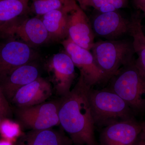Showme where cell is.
<instances>
[{"mask_svg": "<svg viewBox=\"0 0 145 145\" xmlns=\"http://www.w3.org/2000/svg\"><path fill=\"white\" fill-rule=\"evenodd\" d=\"M90 88L80 76L70 92L61 98L60 125L74 145H97L88 99Z\"/></svg>", "mask_w": 145, "mask_h": 145, "instance_id": "cell-1", "label": "cell"}, {"mask_svg": "<svg viewBox=\"0 0 145 145\" xmlns=\"http://www.w3.org/2000/svg\"><path fill=\"white\" fill-rule=\"evenodd\" d=\"M110 90L117 93L133 111L145 110V73L133 59L111 78Z\"/></svg>", "mask_w": 145, "mask_h": 145, "instance_id": "cell-2", "label": "cell"}, {"mask_svg": "<svg viewBox=\"0 0 145 145\" xmlns=\"http://www.w3.org/2000/svg\"><path fill=\"white\" fill-rule=\"evenodd\" d=\"M88 99L95 126L105 127L114 122L134 118V112L127 103L108 88H90Z\"/></svg>", "mask_w": 145, "mask_h": 145, "instance_id": "cell-3", "label": "cell"}, {"mask_svg": "<svg viewBox=\"0 0 145 145\" xmlns=\"http://www.w3.org/2000/svg\"><path fill=\"white\" fill-rule=\"evenodd\" d=\"M91 50L106 81L131 61L134 53L132 44L124 40H106L94 43Z\"/></svg>", "mask_w": 145, "mask_h": 145, "instance_id": "cell-4", "label": "cell"}, {"mask_svg": "<svg viewBox=\"0 0 145 145\" xmlns=\"http://www.w3.org/2000/svg\"><path fill=\"white\" fill-rule=\"evenodd\" d=\"M61 103L60 98L33 106L13 107V114L23 128L29 130L51 128L60 125Z\"/></svg>", "mask_w": 145, "mask_h": 145, "instance_id": "cell-5", "label": "cell"}, {"mask_svg": "<svg viewBox=\"0 0 145 145\" xmlns=\"http://www.w3.org/2000/svg\"><path fill=\"white\" fill-rule=\"evenodd\" d=\"M16 18L0 27V34L34 48L50 42L49 34L39 17Z\"/></svg>", "mask_w": 145, "mask_h": 145, "instance_id": "cell-6", "label": "cell"}, {"mask_svg": "<svg viewBox=\"0 0 145 145\" xmlns=\"http://www.w3.org/2000/svg\"><path fill=\"white\" fill-rule=\"evenodd\" d=\"M45 69L49 81L57 96H66L71 90L75 78V66L65 52L54 54L47 61Z\"/></svg>", "mask_w": 145, "mask_h": 145, "instance_id": "cell-7", "label": "cell"}, {"mask_svg": "<svg viewBox=\"0 0 145 145\" xmlns=\"http://www.w3.org/2000/svg\"><path fill=\"white\" fill-rule=\"evenodd\" d=\"M38 59L33 48L20 41L10 39L2 44L0 46V84L13 71Z\"/></svg>", "mask_w": 145, "mask_h": 145, "instance_id": "cell-8", "label": "cell"}, {"mask_svg": "<svg viewBox=\"0 0 145 145\" xmlns=\"http://www.w3.org/2000/svg\"><path fill=\"white\" fill-rule=\"evenodd\" d=\"M65 52L69 56L75 67L80 71V76L90 88L104 81L105 76L95 61L90 50L79 46L68 38L61 42Z\"/></svg>", "mask_w": 145, "mask_h": 145, "instance_id": "cell-9", "label": "cell"}, {"mask_svg": "<svg viewBox=\"0 0 145 145\" xmlns=\"http://www.w3.org/2000/svg\"><path fill=\"white\" fill-rule=\"evenodd\" d=\"M142 124L134 119L114 122L104 127L100 135L101 145H135Z\"/></svg>", "mask_w": 145, "mask_h": 145, "instance_id": "cell-10", "label": "cell"}, {"mask_svg": "<svg viewBox=\"0 0 145 145\" xmlns=\"http://www.w3.org/2000/svg\"><path fill=\"white\" fill-rule=\"evenodd\" d=\"M53 92V87L50 81L40 76L20 88L10 103L16 108L33 106L46 102Z\"/></svg>", "mask_w": 145, "mask_h": 145, "instance_id": "cell-11", "label": "cell"}, {"mask_svg": "<svg viewBox=\"0 0 145 145\" xmlns=\"http://www.w3.org/2000/svg\"><path fill=\"white\" fill-rule=\"evenodd\" d=\"M94 36L87 16L78 5L69 13L67 38L79 46L91 50L95 43Z\"/></svg>", "mask_w": 145, "mask_h": 145, "instance_id": "cell-12", "label": "cell"}, {"mask_svg": "<svg viewBox=\"0 0 145 145\" xmlns=\"http://www.w3.org/2000/svg\"><path fill=\"white\" fill-rule=\"evenodd\" d=\"M130 25V21L115 11L97 15L91 27L94 34L108 40H114L129 33Z\"/></svg>", "mask_w": 145, "mask_h": 145, "instance_id": "cell-13", "label": "cell"}, {"mask_svg": "<svg viewBox=\"0 0 145 145\" xmlns=\"http://www.w3.org/2000/svg\"><path fill=\"white\" fill-rule=\"evenodd\" d=\"M40 72L36 61L21 66L10 73L0 84V88L8 102L20 88L40 76Z\"/></svg>", "mask_w": 145, "mask_h": 145, "instance_id": "cell-14", "label": "cell"}, {"mask_svg": "<svg viewBox=\"0 0 145 145\" xmlns=\"http://www.w3.org/2000/svg\"><path fill=\"white\" fill-rule=\"evenodd\" d=\"M72 140L64 130L51 128L31 130L24 132L15 145H72Z\"/></svg>", "mask_w": 145, "mask_h": 145, "instance_id": "cell-15", "label": "cell"}, {"mask_svg": "<svg viewBox=\"0 0 145 145\" xmlns=\"http://www.w3.org/2000/svg\"><path fill=\"white\" fill-rule=\"evenodd\" d=\"M74 8L56 9L41 17L51 41H62L67 38L69 13Z\"/></svg>", "mask_w": 145, "mask_h": 145, "instance_id": "cell-16", "label": "cell"}, {"mask_svg": "<svg viewBox=\"0 0 145 145\" xmlns=\"http://www.w3.org/2000/svg\"><path fill=\"white\" fill-rule=\"evenodd\" d=\"M129 33L133 39L132 44L134 53L137 56L136 62L145 73V35L141 19L138 16H134L131 20Z\"/></svg>", "mask_w": 145, "mask_h": 145, "instance_id": "cell-17", "label": "cell"}, {"mask_svg": "<svg viewBox=\"0 0 145 145\" xmlns=\"http://www.w3.org/2000/svg\"><path fill=\"white\" fill-rule=\"evenodd\" d=\"M30 0H0V27L28 11Z\"/></svg>", "mask_w": 145, "mask_h": 145, "instance_id": "cell-18", "label": "cell"}, {"mask_svg": "<svg viewBox=\"0 0 145 145\" xmlns=\"http://www.w3.org/2000/svg\"><path fill=\"white\" fill-rule=\"evenodd\" d=\"M78 5L75 0H33L32 10L37 17L61 8L73 9Z\"/></svg>", "mask_w": 145, "mask_h": 145, "instance_id": "cell-19", "label": "cell"}, {"mask_svg": "<svg viewBox=\"0 0 145 145\" xmlns=\"http://www.w3.org/2000/svg\"><path fill=\"white\" fill-rule=\"evenodd\" d=\"M24 133L20 123L12 121L11 119H4L0 124L1 137L13 142L16 143Z\"/></svg>", "mask_w": 145, "mask_h": 145, "instance_id": "cell-20", "label": "cell"}, {"mask_svg": "<svg viewBox=\"0 0 145 145\" xmlns=\"http://www.w3.org/2000/svg\"><path fill=\"white\" fill-rule=\"evenodd\" d=\"M13 114V108L0 88V116L11 119Z\"/></svg>", "mask_w": 145, "mask_h": 145, "instance_id": "cell-21", "label": "cell"}, {"mask_svg": "<svg viewBox=\"0 0 145 145\" xmlns=\"http://www.w3.org/2000/svg\"><path fill=\"white\" fill-rule=\"evenodd\" d=\"M127 0H107V3L113 6L116 10L121 8L125 5Z\"/></svg>", "mask_w": 145, "mask_h": 145, "instance_id": "cell-22", "label": "cell"}, {"mask_svg": "<svg viewBox=\"0 0 145 145\" xmlns=\"http://www.w3.org/2000/svg\"><path fill=\"white\" fill-rule=\"evenodd\" d=\"M101 13H108L116 11V9L112 5L108 3H106L98 10Z\"/></svg>", "mask_w": 145, "mask_h": 145, "instance_id": "cell-23", "label": "cell"}, {"mask_svg": "<svg viewBox=\"0 0 145 145\" xmlns=\"http://www.w3.org/2000/svg\"><path fill=\"white\" fill-rule=\"evenodd\" d=\"M106 2L107 0H90L89 7H92L98 10Z\"/></svg>", "mask_w": 145, "mask_h": 145, "instance_id": "cell-24", "label": "cell"}, {"mask_svg": "<svg viewBox=\"0 0 145 145\" xmlns=\"http://www.w3.org/2000/svg\"><path fill=\"white\" fill-rule=\"evenodd\" d=\"M79 6L83 10H86L88 7H89V3L90 0H77Z\"/></svg>", "mask_w": 145, "mask_h": 145, "instance_id": "cell-25", "label": "cell"}, {"mask_svg": "<svg viewBox=\"0 0 145 145\" xmlns=\"http://www.w3.org/2000/svg\"><path fill=\"white\" fill-rule=\"evenodd\" d=\"M136 5L138 8L143 10L145 8V0H135Z\"/></svg>", "mask_w": 145, "mask_h": 145, "instance_id": "cell-26", "label": "cell"}, {"mask_svg": "<svg viewBox=\"0 0 145 145\" xmlns=\"http://www.w3.org/2000/svg\"><path fill=\"white\" fill-rule=\"evenodd\" d=\"M0 145H15V143L10 140L2 138L0 139Z\"/></svg>", "mask_w": 145, "mask_h": 145, "instance_id": "cell-27", "label": "cell"}, {"mask_svg": "<svg viewBox=\"0 0 145 145\" xmlns=\"http://www.w3.org/2000/svg\"><path fill=\"white\" fill-rule=\"evenodd\" d=\"M142 130L140 135L141 139L145 140V123L142 124Z\"/></svg>", "mask_w": 145, "mask_h": 145, "instance_id": "cell-28", "label": "cell"}, {"mask_svg": "<svg viewBox=\"0 0 145 145\" xmlns=\"http://www.w3.org/2000/svg\"><path fill=\"white\" fill-rule=\"evenodd\" d=\"M135 145H145V140L141 138V140L140 141H138L137 140Z\"/></svg>", "mask_w": 145, "mask_h": 145, "instance_id": "cell-29", "label": "cell"}, {"mask_svg": "<svg viewBox=\"0 0 145 145\" xmlns=\"http://www.w3.org/2000/svg\"><path fill=\"white\" fill-rule=\"evenodd\" d=\"M5 119V118H3V117H1V116H0V124H1L2 121H3V119Z\"/></svg>", "mask_w": 145, "mask_h": 145, "instance_id": "cell-30", "label": "cell"}, {"mask_svg": "<svg viewBox=\"0 0 145 145\" xmlns=\"http://www.w3.org/2000/svg\"><path fill=\"white\" fill-rule=\"evenodd\" d=\"M143 11H144V12L145 14V9H144V10H143Z\"/></svg>", "mask_w": 145, "mask_h": 145, "instance_id": "cell-31", "label": "cell"}, {"mask_svg": "<svg viewBox=\"0 0 145 145\" xmlns=\"http://www.w3.org/2000/svg\"></svg>", "mask_w": 145, "mask_h": 145, "instance_id": "cell-32", "label": "cell"}]
</instances>
